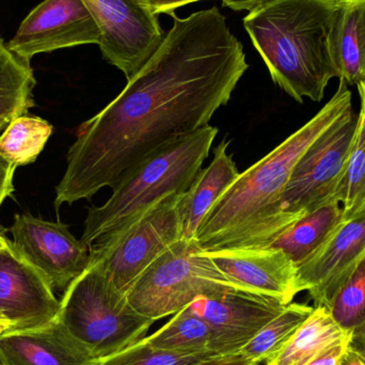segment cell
Instances as JSON below:
<instances>
[{
  "label": "cell",
  "mask_w": 365,
  "mask_h": 365,
  "mask_svg": "<svg viewBox=\"0 0 365 365\" xmlns=\"http://www.w3.org/2000/svg\"><path fill=\"white\" fill-rule=\"evenodd\" d=\"M93 356L59 319L0 336V365H93Z\"/></svg>",
  "instance_id": "cell-16"
},
{
  "label": "cell",
  "mask_w": 365,
  "mask_h": 365,
  "mask_svg": "<svg viewBox=\"0 0 365 365\" xmlns=\"http://www.w3.org/2000/svg\"><path fill=\"white\" fill-rule=\"evenodd\" d=\"M16 117H19V115H17L14 111L0 106V134L4 132V130L8 128L10 122Z\"/></svg>",
  "instance_id": "cell-35"
},
{
  "label": "cell",
  "mask_w": 365,
  "mask_h": 365,
  "mask_svg": "<svg viewBox=\"0 0 365 365\" xmlns=\"http://www.w3.org/2000/svg\"><path fill=\"white\" fill-rule=\"evenodd\" d=\"M212 351L178 353L152 346L143 338L119 353L96 360L93 365H192L217 357Z\"/></svg>",
  "instance_id": "cell-27"
},
{
  "label": "cell",
  "mask_w": 365,
  "mask_h": 365,
  "mask_svg": "<svg viewBox=\"0 0 365 365\" xmlns=\"http://www.w3.org/2000/svg\"><path fill=\"white\" fill-rule=\"evenodd\" d=\"M53 125L40 117L15 118L0 135V158L14 167L36 162L53 135Z\"/></svg>",
  "instance_id": "cell-21"
},
{
  "label": "cell",
  "mask_w": 365,
  "mask_h": 365,
  "mask_svg": "<svg viewBox=\"0 0 365 365\" xmlns=\"http://www.w3.org/2000/svg\"><path fill=\"white\" fill-rule=\"evenodd\" d=\"M145 339L156 349L178 353H200L210 351L212 331L201 317L186 307L175 313L164 327Z\"/></svg>",
  "instance_id": "cell-24"
},
{
  "label": "cell",
  "mask_w": 365,
  "mask_h": 365,
  "mask_svg": "<svg viewBox=\"0 0 365 365\" xmlns=\"http://www.w3.org/2000/svg\"><path fill=\"white\" fill-rule=\"evenodd\" d=\"M9 232L15 252L46 280L53 292L64 293L91 264V248L77 240L66 223L43 220L25 212L15 215Z\"/></svg>",
  "instance_id": "cell-9"
},
{
  "label": "cell",
  "mask_w": 365,
  "mask_h": 365,
  "mask_svg": "<svg viewBox=\"0 0 365 365\" xmlns=\"http://www.w3.org/2000/svg\"><path fill=\"white\" fill-rule=\"evenodd\" d=\"M365 257V206L342 217L321 247L297 266V293L307 291L317 306L327 308L332 297Z\"/></svg>",
  "instance_id": "cell-13"
},
{
  "label": "cell",
  "mask_w": 365,
  "mask_h": 365,
  "mask_svg": "<svg viewBox=\"0 0 365 365\" xmlns=\"http://www.w3.org/2000/svg\"><path fill=\"white\" fill-rule=\"evenodd\" d=\"M349 344H351V334L339 342L334 343L329 349L313 358L306 365H340L341 360L349 349Z\"/></svg>",
  "instance_id": "cell-28"
},
{
  "label": "cell",
  "mask_w": 365,
  "mask_h": 365,
  "mask_svg": "<svg viewBox=\"0 0 365 365\" xmlns=\"http://www.w3.org/2000/svg\"><path fill=\"white\" fill-rule=\"evenodd\" d=\"M257 362L249 358L245 357L242 354L238 353L235 355L230 356H217L212 359L205 360L203 362H199L192 365H257Z\"/></svg>",
  "instance_id": "cell-31"
},
{
  "label": "cell",
  "mask_w": 365,
  "mask_h": 365,
  "mask_svg": "<svg viewBox=\"0 0 365 365\" xmlns=\"http://www.w3.org/2000/svg\"><path fill=\"white\" fill-rule=\"evenodd\" d=\"M185 192L160 200L125 229L91 247L92 261L100 264L118 289L128 293L160 255L182 240Z\"/></svg>",
  "instance_id": "cell-7"
},
{
  "label": "cell",
  "mask_w": 365,
  "mask_h": 365,
  "mask_svg": "<svg viewBox=\"0 0 365 365\" xmlns=\"http://www.w3.org/2000/svg\"><path fill=\"white\" fill-rule=\"evenodd\" d=\"M59 312L55 292L8 240L0 249V319L11 324V332L26 331L49 325Z\"/></svg>",
  "instance_id": "cell-14"
},
{
  "label": "cell",
  "mask_w": 365,
  "mask_h": 365,
  "mask_svg": "<svg viewBox=\"0 0 365 365\" xmlns=\"http://www.w3.org/2000/svg\"><path fill=\"white\" fill-rule=\"evenodd\" d=\"M313 311L314 308L308 304L291 302L264 326L240 353L259 364L267 361L283 349Z\"/></svg>",
  "instance_id": "cell-22"
},
{
  "label": "cell",
  "mask_w": 365,
  "mask_h": 365,
  "mask_svg": "<svg viewBox=\"0 0 365 365\" xmlns=\"http://www.w3.org/2000/svg\"><path fill=\"white\" fill-rule=\"evenodd\" d=\"M16 167L9 164L4 158H0V206L2 202L10 197L11 193L14 190L13 187V177H14Z\"/></svg>",
  "instance_id": "cell-29"
},
{
  "label": "cell",
  "mask_w": 365,
  "mask_h": 365,
  "mask_svg": "<svg viewBox=\"0 0 365 365\" xmlns=\"http://www.w3.org/2000/svg\"><path fill=\"white\" fill-rule=\"evenodd\" d=\"M36 81L30 63L8 48L0 36V106L27 115L34 105Z\"/></svg>",
  "instance_id": "cell-23"
},
{
  "label": "cell",
  "mask_w": 365,
  "mask_h": 365,
  "mask_svg": "<svg viewBox=\"0 0 365 365\" xmlns=\"http://www.w3.org/2000/svg\"><path fill=\"white\" fill-rule=\"evenodd\" d=\"M351 110V90L340 81L336 93L310 121L240 173L217 200L193 240L197 246L203 251L272 246L295 222L282 205L294 167L327 128Z\"/></svg>",
  "instance_id": "cell-2"
},
{
  "label": "cell",
  "mask_w": 365,
  "mask_h": 365,
  "mask_svg": "<svg viewBox=\"0 0 365 365\" xmlns=\"http://www.w3.org/2000/svg\"><path fill=\"white\" fill-rule=\"evenodd\" d=\"M240 289L227 280L195 240H181L160 255L130 287L126 297L143 317L158 321L202 297Z\"/></svg>",
  "instance_id": "cell-6"
},
{
  "label": "cell",
  "mask_w": 365,
  "mask_h": 365,
  "mask_svg": "<svg viewBox=\"0 0 365 365\" xmlns=\"http://www.w3.org/2000/svg\"><path fill=\"white\" fill-rule=\"evenodd\" d=\"M221 1L223 6L234 11H250L255 6L272 0H221Z\"/></svg>",
  "instance_id": "cell-32"
},
{
  "label": "cell",
  "mask_w": 365,
  "mask_h": 365,
  "mask_svg": "<svg viewBox=\"0 0 365 365\" xmlns=\"http://www.w3.org/2000/svg\"><path fill=\"white\" fill-rule=\"evenodd\" d=\"M6 242H8V240L4 238V236L1 235V233H0V249L6 246Z\"/></svg>",
  "instance_id": "cell-38"
},
{
  "label": "cell",
  "mask_w": 365,
  "mask_h": 365,
  "mask_svg": "<svg viewBox=\"0 0 365 365\" xmlns=\"http://www.w3.org/2000/svg\"><path fill=\"white\" fill-rule=\"evenodd\" d=\"M218 128L207 125L160 148L113 187L102 206L88 212L81 242L90 248L108 240L169 195L185 192L202 169Z\"/></svg>",
  "instance_id": "cell-4"
},
{
  "label": "cell",
  "mask_w": 365,
  "mask_h": 365,
  "mask_svg": "<svg viewBox=\"0 0 365 365\" xmlns=\"http://www.w3.org/2000/svg\"><path fill=\"white\" fill-rule=\"evenodd\" d=\"M336 78L347 85L365 79V0H338L328 36Z\"/></svg>",
  "instance_id": "cell-17"
},
{
  "label": "cell",
  "mask_w": 365,
  "mask_h": 365,
  "mask_svg": "<svg viewBox=\"0 0 365 365\" xmlns=\"http://www.w3.org/2000/svg\"><path fill=\"white\" fill-rule=\"evenodd\" d=\"M58 319L96 360L143 340L156 322L137 312L96 261L64 292Z\"/></svg>",
  "instance_id": "cell-5"
},
{
  "label": "cell",
  "mask_w": 365,
  "mask_h": 365,
  "mask_svg": "<svg viewBox=\"0 0 365 365\" xmlns=\"http://www.w3.org/2000/svg\"><path fill=\"white\" fill-rule=\"evenodd\" d=\"M221 274L240 289L277 298L284 304L297 295V265L274 247L203 251Z\"/></svg>",
  "instance_id": "cell-15"
},
{
  "label": "cell",
  "mask_w": 365,
  "mask_h": 365,
  "mask_svg": "<svg viewBox=\"0 0 365 365\" xmlns=\"http://www.w3.org/2000/svg\"><path fill=\"white\" fill-rule=\"evenodd\" d=\"M227 147L229 143L225 140L217 145L210 166L199 171L185 192L181 212L182 240H195L206 214L240 178L233 158L227 154Z\"/></svg>",
  "instance_id": "cell-18"
},
{
  "label": "cell",
  "mask_w": 365,
  "mask_h": 365,
  "mask_svg": "<svg viewBox=\"0 0 365 365\" xmlns=\"http://www.w3.org/2000/svg\"><path fill=\"white\" fill-rule=\"evenodd\" d=\"M357 117L345 113L302 154L282 197L283 210L293 220L334 199L355 136Z\"/></svg>",
  "instance_id": "cell-8"
},
{
  "label": "cell",
  "mask_w": 365,
  "mask_h": 365,
  "mask_svg": "<svg viewBox=\"0 0 365 365\" xmlns=\"http://www.w3.org/2000/svg\"><path fill=\"white\" fill-rule=\"evenodd\" d=\"M349 336L332 319L328 308L315 307L312 314L283 349L266 361V365H306L334 343Z\"/></svg>",
  "instance_id": "cell-20"
},
{
  "label": "cell",
  "mask_w": 365,
  "mask_h": 365,
  "mask_svg": "<svg viewBox=\"0 0 365 365\" xmlns=\"http://www.w3.org/2000/svg\"><path fill=\"white\" fill-rule=\"evenodd\" d=\"M342 217L340 202L330 200L297 219L274 240L272 247L280 249L296 265H300L323 245Z\"/></svg>",
  "instance_id": "cell-19"
},
{
  "label": "cell",
  "mask_w": 365,
  "mask_h": 365,
  "mask_svg": "<svg viewBox=\"0 0 365 365\" xmlns=\"http://www.w3.org/2000/svg\"><path fill=\"white\" fill-rule=\"evenodd\" d=\"M102 43V32L83 0H44L21 21L8 48L30 63L38 53Z\"/></svg>",
  "instance_id": "cell-12"
},
{
  "label": "cell",
  "mask_w": 365,
  "mask_h": 365,
  "mask_svg": "<svg viewBox=\"0 0 365 365\" xmlns=\"http://www.w3.org/2000/svg\"><path fill=\"white\" fill-rule=\"evenodd\" d=\"M173 25L121 93L83 122L56 187V210L113 188L160 148L207 125L248 70L244 46L212 6Z\"/></svg>",
  "instance_id": "cell-1"
},
{
  "label": "cell",
  "mask_w": 365,
  "mask_h": 365,
  "mask_svg": "<svg viewBox=\"0 0 365 365\" xmlns=\"http://www.w3.org/2000/svg\"><path fill=\"white\" fill-rule=\"evenodd\" d=\"M343 207V217H351L365 206V113L357 115V126L344 173L334 193Z\"/></svg>",
  "instance_id": "cell-25"
},
{
  "label": "cell",
  "mask_w": 365,
  "mask_h": 365,
  "mask_svg": "<svg viewBox=\"0 0 365 365\" xmlns=\"http://www.w3.org/2000/svg\"><path fill=\"white\" fill-rule=\"evenodd\" d=\"M102 32L103 57L130 79L164 38L147 0H83Z\"/></svg>",
  "instance_id": "cell-10"
},
{
  "label": "cell",
  "mask_w": 365,
  "mask_h": 365,
  "mask_svg": "<svg viewBox=\"0 0 365 365\" xmlns=\"http://www.w3.org/2000/svg\"><path fill=\"white\" fill-rule=\"evenodd\" d=\"M339 327L349 334L365 328V257L336 291L327 307Z\"/></svg>",
  "instance_id": "cell-26"
},
{
  "label": "cell",
  "mask_w": 365,
  "mask_h": 365,
  "mask_svg": "<svg viewBox=\"0 0 365 365\" xmlns=\"http://www.w3.org/2000/svg\"><path fill=\"white\" fill-rule=\"evenodd\" d=\"M340 365H365V358L357 351L351 349V344H349V349L343 356Z\"/></svg>",
  "instance_id": "cell-33"
},
{
  "label": "cell",
  "mask_w": 365,
  "mask_h": 365,
  "mask_svg": "<svg viewBox=\"0 0 365 365\" xmlns=\"http://www.w3.org/2000/svg\"><path fill=\"white\" fill-rule=\"evenodd\" d=\"M12 330V327H11V324L9 322L4 321V319H0V336L4 334H9Z\"/></svg>",
  "instance_id": "cell-37"
},
{
  "label": "cell",
  "mask_w": 365,
  "mask_h": 365,
  "mask_svg": "<svg viewBox=\"0 0 365 365\" xmlns=\"http://www.w3.org/2000/svg\"><path fill=\"white\" fill-rule=\"evenodd\" d=\"M351 347L365 358V328L351 334Z\"/></svg>",
  "instance_id": "cell-34"
},
{
  "label": "cell",
  "mask_w": 365,
  "mask_h": 365,
  "mask_svg": "<svg viewBox=\"0 0 365 365\" xmlns=\"http://www.w3.org/2000/svg\"><path fill=\"white\" fill-rule=\"evenodd\" d=\"M338 0H272L245 16L244 27L277 86L298 103L321 102L336 77L328 36Z\"/></svg>",
  "instance_id": "cell-3"
},
{
  "label": "cell",
  "mask_w": 365,
  "mask_h": 365,
  "mask_svg": "<svg viewBox=\"0 0 365 365\" xmlns=\"http://www.w3.org/2000/svg\"><path fill=\"white\" fill-rule=\"evenodd\" d=\"M287 306L277 298L231 289L220 295L199 298L188 308L210 326L208 349L230 356L240 353Z\"/></svg>",
  "instance_id": "cell-11"
},
{
  "label": "cell",
  "mask_w": 365,
  "mask_h": 365,
  "mask_svg": "<svg viewBox=\"0 0 365 365\" xmlns=\"http://www.w3.org/2000/svg\"><path fill=\"white\" fill-rule=\"evenodd\" d=\"M358 92H359L360 100H361V110L365 113V79L357 85Z\"/></svg>",
  "instance_id": "cell-36"
},
{
  "label": "cell",
  "mask_w": 365,
  "mask_h": 365,
  "mask_svg": "<svg viewBox=\"0 0 365 365\" xmlns=\"http://www.w3.org/2000/svg\"><path fill=\"white\" fill-rule=\"evenodd\" d=\"M195 1H201V0H147V4L155 15L162 14V13L171 15L177 9Z\"/></svg>",
  "instance_id": "cell-30"
}]
</instances>
